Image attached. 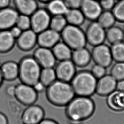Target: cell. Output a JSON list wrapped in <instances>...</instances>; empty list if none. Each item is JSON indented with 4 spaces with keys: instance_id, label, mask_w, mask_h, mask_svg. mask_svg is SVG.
<instances>
[{
    "instance_id": "1",
    "label": "cell",
    "mask_w": 124,
    "mask_h": 124,
    "mask_svg": "<svg viewBox=\"0 0 124 124\" xmlns=\"http://www.w3.org/2000/svg\"><path fill=\"white\" fill-rule=\"evenodd\" d=\"M66 114L73 123H79L89 118L93 115L95 106L89 97H74L66 106Z\"/></svg>"
},
{
    "instance_id": "2",
    "label": "cell",
    "mask_w": 124,
    "mask_h": 124,
    "mask_svg": "<svg viewBox=\"0 0 124 124\" xmlns=\"http://www.w3.org/2000/svg\"><path fill=\"white\" fill-rule=\"evenodd\" d=\"M46 95L52 105L62 107L66 106L75 94L70 83L57 79L46 88Z\"/></svg>"
},
{
    "instance_id": "3",
    "label": "cell",
    "mask_w": 124,
    "mask_h": 124,
    "mask_svg": "<svg viewBox=\"0 0 124 124\" xmlns=\"http://www.w3.org/2000/svg\"><path fill=\"white\" fill-rule=\"evenodd\" d=\"M97 81L91 71L85 70L76 73L70 84L75 95L89 97L95 93Z\"/></svg>"
},
{
    "instance_id": "4",
    "label": "cell",
    "mask_w": 124,
    "mask_h": 124,
    "mask_svg": "<svg viewBox=\"0 0 124 124\" xmlns=\"http://www.w3.org/2000/svg\"><path fill=\"white\" fill-rule=\"evenodd\" d=\"M18 65V78L21 83L33 86L39 81L42 68L33 56L23 57Z\"/></svg>"
},
{
    "instance_id": "5",
    "label": "cell",
    "mask_w": 124,
    "mask_h": 124,
    "mask_svg": "<svg viewBox=\"0 0 124 124\" xmlns=\"http://www.w3.org/2000/svg\"><path fill=\"white\" fill-rule=\"evenodd\" d=\"M61 40L73 50L86 47L85 33L80 26L68 24L61 32Z\"/></svg>"
},
{
    "instance_id": "6",
    "label": "cell",
    "mask_w": 124,
    "mask_h": 124,
    "mask_svg": "<svg viewBox=\"0 0 124 124\" xmlns=\"http://www.w3.org/2000/svg\"><path fill=\"white\" fill-rule=\"evenodd\" d=\"M52 17L46 8H38L30 16L31 29L38 34L48 29Z\"/></svg>"
},
{
    "instance_id": "7",
    "label": "cell",
    "mask_w": 124,
    "mask_h": 124,
    "mask_svg": "<svg viewBox=\"0 0 124 124\" xmlns=\"http://www.w3.org/2000/svg\"><path fill=\"white\" fill-rule=\"evenodd\" d=\"M87 43L94 46L104 43L106 40V30L97 21H91L85 32Z\"/></svg>"
},
{
    "instance_id": "8",
    "label": "cell",
    "mask_w": 124,
    "mask_h": 124,
    "mask_svg": "<svg viewBox=\"0 0 124 124\" xmlns=\"http://www.w3.org/2000/svg\"><path fill=\"white\" fill-rule=\"evenodd\" d=\"M15 97L21 104L28 106L36 102L38 99V93L33 86L21 83L16 85Z\"/></svg>"
},
{
    "instance_id": "9",
    "label": "cell",
    "mask_w": 124,
    "mask_h": 124,
    "mask_svg": "<svg viewBox=\"0 0 124 124\" xmlns=\"http://www.w3.org/2000/svg\"><path fill=\"white\" fill-rule=\"evenodd\" d=\"M91 53L92 60L95 64L99 65L105 68L110 67L113 60L110 51V47L102 43L93 46Z\"/></svg>"
},
{
    "instance_id": "10",
    "label": "cell",
    "mask_w": 124,
    "mask_h": 124,
    "mask_svg": "<svg viewBox=\"0 0 124 124\" xmlns=\"http://www.w3.org/2000/svg\"><path fill=\"white\" fill-rule=\"evenodd\" d=\"M76 67L71 59L59 61L54 68L57 79L70 82L76 74Z\"/></svg>"
},
{
    "instance_id": "11",
    "label": "cell",
    "mask_w": 124,
    "mask_h": 124,
    "mask_svg": "<svg viewBox=\"0 0 124 124\" xmlns=\"http://www.w3.org/2000/svg\"><path fill=\"white\" fill-rule=\"evenodd\" d=\"M45 113L43 108L35 104L28 106L21 116L23 124H38L44 119Z\"/></svg>"
},
{
    "instance_id": "12",
    "label": "cell",
    "mask_w": 124,
    "mask_h": 124,
    "mask_svg": "<svg viewBox=\"0 0 124 124\" xmlns=\"http://www.w3.org/2000/svg\"><path fill=\"white\" fill-rule=\"evenodd\" d=\"M33 56L42 68H54L57 64V60L51 48L38 46Z\"/></svg>"
},
{
    "instance_id": "13",
    "label": "cell",
    "mask_w": 124,
    "mask_h": 124,
    "mask_svg": "<svg viewBox=\"0 0 124 124\" xmlns=\"http://www.w3.org/2000/svg\"><path fill=\"white\" fill-rule=\"evenodd\" d=\"M37 38L38 34L30 29L23 31L16 39V43L20 50L23 52H29L32 50L37 45Z\"/></svg>"
},
{
    "instance_id": "14",
    "label": "cell",
    "mask_w": 124,
    "mask_h": 124,
    "mask_svg": "<svg viewBox=\"0 0 124 124\" xmlns=\"http://www.w3.org/2000/svg\"><path fill=\"white\" fill-rule=\"evenodd\" d=\"M19 14L15 7L0 9V31L9 30L16 25Z\"/></svg>"
},
{
    "instance_id": "15",
    "label": "cell",
    "mask_w": 124,
    "mask_h": 124,
    "mask_svg": "<svg viewBox=\"0 0 124 124\" xmlns=\"http://www.w3.org/2000/svg\"><path fill=\"white\" fill-rule=\"evenodd\" d=\"M79 9L85 19L91 21H97L103 11L97 0H83Z\"/></svg>"
},
{
    "instance_id": "16",
    "label": "cell",
    "mask_w": 124,
    "mask_h": 124,
    "mask_svg": "<svg viewBox=\"0 0 124 124\" xmlns=\"http://www.w3.org/2000/svg\"><path fill=\"white\" fill-rule=\"evenodd\" d=\"M60 40V33L49 28L38 34L37 45L52 49Z\"/></svg>"
},
{
    "instance_id": "17",
    "label": "cell",
    "mask_w": 124,
    "mask_h": 124,
    "mask_svg": "<svg viewBox=\"0 0 124 124\" xmlns=\"http://www.w3.org/2000/svg\"><path fill=\"white\" fill-rule=\"evenodd\" d=\"M117 82L110 74H105L97 81L95 92L101 96L109 95L116 89Z\"/></svg>"
},
{
    "instance_id": "18",
    "label": "cell",
    "mask_w": 124,
    "mask_h": 124,
    "mask_svg": "<svg viewBox=\"0 0 124 124\" xmlns=\"http://www.w3.org/2000/svg\"><path fill=\"white\" fill-rule=\"evenodd\" d=\"M71 59L76 66L85 67L88 66L92 60L91 53L86 47L73 50Z\"/></svg>"
},
{
    "instance_id": "19",
    "label": "cell",
    "mask_w": 124,
    "mask_h": 124,
    "mask_svg": "<svg viewBox=\"0 0 124 124\" xmlns=\"http://www.w3.org/2000/svg\"><path fill=\"white\" fill-rule=\"evenodd\" d=\"M0 70L4 80L14 81L19 75V65L13 61L4 62L0 66Z\"/></svg>"
},
{
    "instance_id": "20",
    "label": "cell",
    "mask_w": 124,
    "mask_h": 124,
    "mask_svg": "<svg viewBox=\"0 0 124 124\" xmlns=\"http://www.w3.org/2000/svg\"><path fill=\"white\" fill-rule=\"evenodd\" d=\"M13 2L20 14L30 16L39 8L37 0H13Z\"/></svg>"
},
{
    "instance_id": "21",
    "label": "cell",
    "mask_w": 124,
    "mask_h": 124,
    "mask_svg": "<svg viewBox=\"0 0 124 124\" xmlns=\"http://www.w3.org/2000/svg\"><path fill=\"white\" fill-rule=\"evenodd\" d=\"M16 39L9 30L0 31V53H7L14 48Z\"/></svg>"
},
{
    "instance_id": "22",
    "label": "cell",
    "mask_w": 124,
    "mask_h": 124,
    "mask_svg": "<svg viewBox=\"0 0 124 124\" xmlns=\"http://www.w3.org/2000/svg\"><path fill=\"white\" fill-rule=\"evenodd\" d=\"M54 54L57 61L70 60L72 50L63 42H59L52 48Z\"/></svg>"
},
{
    "instance_id": "23",
    "label": "cell",
    "mask_w": 124,
    "mask_h": 124,
    "mask_svg": "<svg viewBox=\"0 0 124 124\" xmlns=\"http://www.w3.org/2000/svg\"><path fill=\"white\" fill-rule=\"evenodd\" d=\"M46 5V9L52 16H64L69 9L64 0H51Z\"/></svg>"
},
{
    "instance_id": "24",
    "label": "cell",
    "mask_w": 124,
    "mask_h": 124,
    "mask_svg": "<svg viewBox=\"0 0 124 124\" xmlns=\"http://www.w3.org/2000/svg\"><path fill=\"white\" fill-rule=\"evenodd\" d=\"M106 30V40L112 45L124 40V31L118 26H112Z\"/></svg>"
},
{
    "instance_id": "25",
    "label": "cell",
    "mask_w": 124,
    "mask_h": 124,
    "mask_svg": "<svg viewBox=\"0 0 124 124\" xmlns=\"http://www.w3.org/2000/svg\"><path fill=\"white\" fill-rule=\"evenodd\" d=\"M68 24L80 26L86 20L79 9H69L64 15Z\"/></svg>"
},
{
    "instance_id": "26",
    "label": "cell",
    "mask_w": 124,
    "mask_h": 124,
    "mask_svg": "<svg viewBox=\"0 0 124 124\" xmlns=\"http://www.w3.org/2000/svg\"><path fill=\"white\" fill-rule=\"evenodd\" d=\"M96 21L105 30L115 25L116 21L112 12L106 10L102 11Z\"/></svg>"
},
{
    "instance_id": "27",
    "label": "cell",
    "mask_w": 124,
    "mask_h": 124,
    "mask_svg": "<svg viewBox=\"0 0 124 124\" xmlns=\"http://www.w3.org/2000/svg\"><path fill=\"white\" fill-rule=\"evenodd\" d=\"M57 79L54 68L42 69L39 81L44 85L46 88Z\"/></svg>"
},
{
    "instance_id": "28",
    "label": "cell",
    "mask_w": 124,
    "mask_h": 124,
    "mask_svg": "<svg viewBox=\"0 0 124 124\" xmlns=\"http://www.w3.org/2000/svg\"><path fill=\"white\" fill-rule=\"evenodd\" d=\"M110 51L113 61L124 62V42L111 45Z\"/></svg>"
},
{
    "instance_id": "29",
    "label": "cell",
    "mask_w": 124,
    "mask_h": 124,
    "mask_svg": "<svg viewBox=\"0 0 124 124\" xmlns=\"http://www.w3.org/2000/svg\"><path fill=\"white\" fill-rule=\"evenodd\" d=\"M67 25L64 16H52L49 28L60 33Z\"/></svg>"
},
{
    "instance_id": "30",
    "label": "cell",
    "mask_w": 124,
    "mask_h": 124,
    "mask_svg": "<svg viewBox=\"0 0 124 124\" xmlns=\"http://www.w3.org/2000/svg\"><path fill=\"white\" fill-rule=\"evenodd\" d=\"M111 11L116 21L124 23V0L116 1Z\"/></svg>"
},
{
    "instance_id": "31",
    "label": "cell",
    "mask_w": 124,
    "mask_h": 124,
    "mask_svg": "<svg viewBox=\"0 0 124 124\" xmlns=\"http://www.w3.org/2000/svg\"><path fill=\"white\" fill-rule=\"evenodd\" d=\"M110 75L117 81L124 79V62H116L111 69Z\"/></svg>"
},
{
    "instance_id": "32",
    "label": "cell",
    "mask_w": 124,
    "mask_h": 124,
    "mask_svg": "<svg viewBox=\"0 0 124 124\" xmlns=\"http://www.w3.org/2000/svg\"><path fill=\"white\" fill-rule=\"evenodd\" d=\"M16 25L23 31L31 29V19L30 16L19 14Z\"/></svg>"
},
{
    "instance_id": "33",
    "label": "cell",
    "mask_w": 124,
    "mask_h": 124,
    "mask_svg": "<svg viewBox=\"0 0 124 124\" xmlns=\"http://www.w3.org/2000/svg\"><path fill=\"white\" fill-rule=\"evenodd\" d=\"M106 68L102 66L95 64L92 68L91 72L97 79H99L106 74Z\"/></svg>"
},
{
    "instance_id": "34",
    "label": "cell",
    "mask_w": 124,
    "mask_h": 124,
    "mask_svg": "<svg viewBox=\"0 0 124 124\" xmlns=\"http://www.w3.org/2000/svg\"><path fill=\"white\" fill-rule=\"evenodd\" d=\"M115 0H100L99 1L103 10L111 11L116 3Z\"/></svg>"
},
{
    "instance_id": "35",
    "label": "cell",
    "mask_w": 124,
    "mask_h": 124,
    "mask_svg": "<svg viewBox=\"0 0 124 124\" xmlns=\"http://www.w3.org/2000/svg\"><path fill=\"white\" fill-rule=\"evenodd\" d=\"M69 9H79L83 0H64Z\"/></svg>"
},
{
    "instance_id": "36",
    "label": "cell",
    "mask_w": 124,
    "mask_h": 124,
    "mask_svg": "<svg viewBox=\"0 0 124 124\" xmlns=\"http://www.w3.org/2000/svg\"><path fill=\"white\" fill-rule=\"evenodd\" d=\"M9 31H10L11 35H12V36L16 40L17 38L19 37L23 31L22 30L16 25H15L13 27L11 28L9 30Z\"/></svg>"
},
{
    "instance_id": "37",
    "label": "cell",
    "mask_w": 124,
    "mask_h": 124,
    "mask_svg": "<svg viewBox=\"0 0 124 124\" xmlns=\"http://www.w3.org/2000/svg\"><path fill=\"white\" fill-rule=\"evenodd\" d=\"M16 85H11L7 87L6 89V92L9 97H15L16 93Z\"/></svg>"
},
{
    "instance_id": "38",
    "label": "cell",
    "mask_w": 124,
    "mask_h": 124,
    "mask_svg": "<svg viewBox=\"0 0 124 124\" xmlns=\"http://www.w3.org/2000/svg\"><path fill=\"white\" fill-rule=\"evenodd\" d=\"M32 86L33 88H34V89L35 90V91H36L38 93H41L42 92H43L46 88V87L40 81L36 83Z\"/></svg>"
},
{
    "instance_id": "39",
    "label": "cell",
    "mask_w": 124,
    "mask_h": 124,
    "mask_svg": "<svg viewBox=\"0 0 124 124\" xmlns=\"http://www.w3.org/2000/svg\"><path fill=\"white\" fill-rule=\"evenodd\" d=\"M38 124H59L57 121L51 119H44Z\"/></svg>"
},
{
    "instance_id": "40",
    "label": "cell",
    "mask_w": 124,
    "mask_h": 124,
    "mask_svg": "<svg viewBox=\"0 0 124 124\" xmlns=\"http://www.w3.org/2000/svg\"><path fill=\"white\" fill-rule=\"evenodd\" d=\"M11 3V0H0V9L9 7Z\"/></svg>"
},
{
    "instance_id": "41",
    "label": "cell",
    "mask_w": 124,
    "mask_h": 124,
    "mask_svg": "<svg viewBox=\"0 0 124 124\" xmlns=\"http://www.w3.org/2000/svg\"><path fill=\"white\" fill-rule=\"evenodd\" d=\"M116 89L119 91H124V79L117 82Z\"/></svg>"
},
{
    "instance_id": "42",
    "label": "cell",
    "mask_w": 124,
    "mask_h": 124,
    "mask_svg": "<svg viewBox=\"0 0 124 124\" xmlns=\"http://www.w3.org/2000/svg\"><path fill=\"white\" fill-rule=\"evenodd\" d=\"M0 124H8L7 116L1 112H0Z\"/></svg>"
},
{
    "instance_id": "43",
    "label": "cell",
    "mask_w": 124,
    "mask_h": 124,
    "mask_svg": "<svg viewBox=\"0 0 124 124\" xmlns=\"http://www.w3.org/2000/svg\"><path fill=\"white\" fill-rule=\"evenodd\" d=\"M4 79H3V78L2 74H1V72L0 71V88L2 85V84H3V82H4Z\"/></svg>"
},
{
    "instance_id": "44",
    "label": "cell",
    "mask_w": 124,
    "mask_h": 124,
    "mask_svg": "<svg viewBox=\"0 0 124 124\" xmlns=\"http://www.w3.org/2000/svg\"><path fill=\"white\" fill-rule=\"evenodd\" d=\"M38 2H40L43 4H46L48 2L50 1L51 0H37Z\"/></svg>"
},
{
    "instance_id": "45",
    "label": "cell",
    "mask_w": 124,
    "mask_h": 124,
    "mask_svg": "<svg viewBox=\"0 0 124 124\" xmlns=\"http://www.w3.org/2000/svg\"><path fill=\"white\" fill-rule=\"evenodd\" d=\"M116 1H117V0H115Z\"/></svg>"
},
{
    "instance_id": "46",
    "label": "cell",
    "mask_w": 124,
    "mask_h": 124,
    "mask_svg": "<svg viewBox=\"0 0 124 124\" xmlns=\"http://www.w3.org/2000/svg\"><path fill=\"white\" fill-rule=\"evenodd\" d=\"M98 0V1H99V0Z\"/></svg>"
},
{
    "instance_id": "47",
    "label": "cell",
    "mask_w": 124,
    "mask_h": 124,
    "mask_svg": "<svg viewBox=\"0 0 124 124\" xmlns=\"http://www.w3.org/2000/svg\"><path fill=\"white\" fill-rule=\"evenodd\" d=\"M123 30H124V29H123Z\"/></svg>"
}]
</instances>
